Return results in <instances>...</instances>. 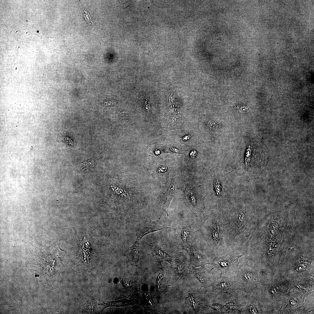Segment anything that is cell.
<instances>
[{"instance_id":"cell-1","label":"cell","mask_w":314,"mask_h":314,"mask_svg":"<svg viewBox=\"0 0 314 314\" xmlns=\"http://www.w3.org/2000/svg\"><path fill=\"white\" fill-rule=\"evenodd\" d=\"M292 280L277 269L259 289L251 294L259 302L262 314H279L283 299L290 291Z\"/></svg>"},{"instance_id":"cell-2","label":"cell","mask_w":314,"mask_h":314,"mask_svg":"<svg viewBox=\"0 0 314 314\" xmlns=\"http://www.w3.org/2000/svg\"><path fill=\"white\" fill-rule=\"evenodd\" d=\"M230 206L228 214V222L225 224L224 236L231 242H236L247 228L249 220L247 205L243 201L229 202Z\"/></svg>"},{"instance_id":"cell-3","label":"cell","mask_w":314,"mask_h":314,"mask_svg":"<svg viewBox=\"0 0 314 314\" xmlns=\"http://www.w3.org/2000/svg\"><path fill=\"white\" fill-rule=\"evenodd\" d=\"M274 272L258 266H251L248 262L244 263L239 267L235 277L238 288L250 295L259 289Z\"/></svg>"},{"instance_id":"cell-4","label":"cell","mask_w":314,"mask_h":314,"mask_svg":"<svg viewBox=\"0 0 314 314\" xmlns=\"http://www.w3.org/2000/svg\"><path fill=\"white\" fill-rule=\"evenodd\" d=\"M217 208L212 211L199 227V231L208 245L217 249L224 243V215Z\"/></svg>"},{"instance_id":"cell-5","label":"cell","mask_w":314,"mask_h":314,"mask_svg":"<svg viewBox=\"0 0 314 314\" xmlns=\"http://www.w3.org/2000/svg\"><path fill=\"white\" fill-rule=\"evenodd\" d=\"M204 184L208 196L216 205L231 200V190L226 175L214 168L205 173Z\"/></svg>"},{"instance_id":"cell-6","label":"cell","mask_w":314,"mask_h":314,"mask_svg":"<svg viewBox=\"0 0 314 314\" xmlns=\"http://www.w3.org/2000/svg\"><path fill=\"white\" fill-rule=\"evenodd\" d=\"M244 255L230 254L217 256L213 260L211 264L219 272L220 276L235 279L239 269V259Z\"/></svg>"},{"instance_id":"cell-7","label":"cell","mask_w":314,"mask_h":314,"mask_svg":"<svg viewBox=\"0 0 314 314\" xmlns=\"http://www.w3.org/2000/svg\"><path fill=\"white\" fill-rule=\"evenodd\" d=\"M174 231L176 243L183 249L193 244L195 233L199 230L195 228L194 220L190 219L182 222Z\"/></svg>"},{"instance_id":"cell-8","label":"cell","mask_w":314,"mask_h":314,"mask_svg":"<svg viewBox=\"0 0 314 314\" xmlns=\"http://www.w3.org/2000/svg\"><path fill=\"white\" fill-rule=\"evenodd\" d=\"M184 190L185 194L183 200L186 205L196 215L198 213L203 211L205 206L204 197L198 191L197 187L191 186V184L185 185Z\"/></svg>"},{"instance_id":"cell-9","label":"cell","mask_w":314,"mask_h":314,"mask_svg":"<svg viewBox=\"0 0 314 314\" xmlns=\"http://www.w3.org/2000/svg\"><path fill=\"white\" fill-rule=\"evenodd\" d=\"M166 261L171 264L177 280L181 279L185 276L190 265L189 259L182 252L176 253Z\"/></svg>"},{"instance_id":"cell-10","label":"cell","mask_w":314,"mask_h":314,"mask_svg":"<svg viewBox=\"0 0 314 314\" xmlns=\"http://www.w3.org/2000/svg\"><path fill=\"white\" fill-rule=\"evenodd\" d=\"M305 298L297 293L289 291L283 299L279 314H295L304 306Z\"/></svg>"},{"instance_id":"cell-11","label":"cell","mask_w":314,"mask_h":314,"mask_svg":"<svg viewBox=\"0 0 314 314\" xmlns=\"http://www.w3.org/2000/svg\"><path fill=\"white\" fill-rule=\"evenodd\" d=\"M163 213L158 219L154 221L146 220L137 228L136 231L137 240H141L146 235L160 230L172 229L175 230L176 228L166 226L160 221Z\"/></svg>"},{"instance_id":"cell-12","label":"cell","mask_w":314,"mask_h":314,"mask_svg":"<svg viewBox=\"0 0 314 314\" xmlns=\"http://www.w3.org/2000/svg\"><path fill=\"white\" fill-rule=\"evenodd\" d=\"M313 279H297L292 280L290 291H293L305 298L314 291Z\"/></svg>"},{"instance_id":"cell-13","label":"cell","mask_w":314,"mask_h":314,"mask_svg":"<svg viewBox=\"0 0 314 314\" xmlns=\"http://www.w3.org/2000/svg\"><path fill=\"white\" fill-rule=\"evenodd\" d=\"M213 291L219 293H230L238 288L236 280L234 278L220 276L212 285Z\"/></svg>"},{"instance_id":"cell-14","label":"cell","mask_w":314,"mask_h":314,"mask_svg":"<svg viewBox=\"0 0 314 314\" xmlns=\"http://www.w3.org/2000/svg\"><path fill=\"white\" fill-rule=\"evenodd\" d=\"M186 299L187 308L194 313H202L209 308L205 300L197 293H189Z\"/></svg>"},{"instance_id":"cell-15","label":"cell","mask_w":314,"mask_h":314,"mask_svg":"<svg viewBox=\"0 0 314 314\" xmlns=\"http://www.w3.org/2000/svg\"><path fill=\"white\" fill-rule=\"evenodd\" d=\"M240 313L244 314H262V310L258 300L250 295L246 296L241 304Z\"/></svg>"},{"instance_id":"cell-16","label":"cell","mask_w":314,"mask_h":314,"mask_svg":"<svg viewBox=\"0 0 314 314\" xmlns=\"http://www.w3.org/2000/svg\"><path fill=\"white\" fill-rule=\"evenodd\" d=\"M188 254L190 264L195 267H205V265L210 264L208 262L206 255L196 249L192 244L183 249Z\"/></svg>"},{"instance_id":"cell-17","label":"cell","mask_w":314,"mask_h":314,"mask_svg":"<svg viewBox=\"0 0 314 314\" xmlns=\"http://www.w3.org/2000/svg\"><path fill=\"white\" fill-rule=\"evenodd\" d=\"M192 272L201 286L207 287L212 286L217 280L213 278L212 274L205 267H193Z\"/></svg>"},{"instance_id":"cell-18","label":"cell","mask_w":314,"mask_h":314,"mask_svg":"<svg viewBox=\"0 0 314 314\" xmlns=\"http://www.w3.org/2000/svg\"><path fill=\"white\" fill-rule=\"evenodd\" d=\"M140 241L137 240L134 244L126 249L124 254L131 264L136 266L139 264Z\"/></svg>"},{"instance_id":"cell-19","label":"cell","mask_w":314,"mask_h":314,"mask_svg":"<svg viewBox=\"0 0 314 314\" xmlns=\"http://www.w3.org/2000/svg\"><path fill=\"white\" fill-rule=\"evenodd\" d=\"M149 247L152 256L155 261L160 264L163 261H166L171 256L155 242L151 243Z\"/></svg>"},{"instance_id":"cell-20","label":"cell","mask_w":314,"mask_h":314,"mask_svg":"<svg viewBox=\"0 0 314 314\" xmlns=\"http://www.w3.org/2000/svg\"><path fill=\"white\" fill-rule=\"evenodd\" d=\"M137 303V300L135 299H122L120 300L113 301L107 302L99 303L98 305L104 307L103 309L100 312H101L106 308L110 307H127L133 305Z\"/></svg>"},{"instance_id":"cell-21","label":"cell","mask_w":314,"mask_h":314,"mask_svg":"<svg viewBox=\"0 0 314 314\" xmlns=\"http://www.w3.org/2000/svg\"><path fill=\"white\" fill-rule=\"evenodd\" d=\"M175 186L174 181L172 180L170 181L167 187V190L163 200V209L168 216L169 207L170 203L175 195Z\"/></svg>"},{"instance_id":"cell-22","label":"cell","mask_w":314,"mask_h":314,"mask_svg":"<svg viewBox=\"0 0 314 314\" xmlns=\"http://www.w3.org/2000/svg\"><path fill=\"white\" fill-rule=\"evenodd\" d=\"M231 301L226 304L225 306L226 308V312L228 313H231L233 311H238L240 312L241 304L236 301L233 298L231 297Z\"/></svg>"},{"instance_id":"cell-23","label":"cell","mask_w":314,"mask_h":314,"mask_svg":"<svg viewBox=\"0 0 314 314\" xmlns=\"http://www.w3.org/2000/svg\"><path fill=\"white\" fill-rule=\"evenodd\" d=\"M170 118L168 120V122L167 121V124L168 125L167 126H168L169 127L170 129H174L177 127L179 126L178 125L179 124V119L176 118L174 116H171Z\"/></svg>"},{"instance_id":"cell-24","label":"cell","mask_w":314,"mask_h":314,"mask_svg":"<svg viewBox=\"0 0 314 314\" xmlns=\"http://www.w3.org/2000/svg\"><path fill=\"white\" fill-rule=\"evenodd\" d=\"M208 307L219 313H223V308L224 306L220 302L208 304Z\"/></svg>"},{"instance_id":"cell-25","label":"cell","mask_w":314,"mask_h":314,"mask_svg":"<svg viewBox=\"0 0 314 314\" xmlns=\"http://www.w3.org/2000/svg\"><path fill=\"white\" fill-rule=\"evenodd\" d=\"M93 158H91L85 160L81 162L80 164V169H89L93 166Z\"/></svg>"},{"instance_id":"cell-26","label":"cell","mask_w":314,"mask_h":314,"mask_svg":"<svg viewBox=\"0 0 314 314\" xmlns=\"http://www.w3.org/2000/svg\"><path fill=\"white\" fill-rule=\"evenodd\" d=\"M83 18L87 21L88 23L91 25L93 24V23L90 21V16L89 13L85 10H83Z\"/></svg>"}]
</instances>
